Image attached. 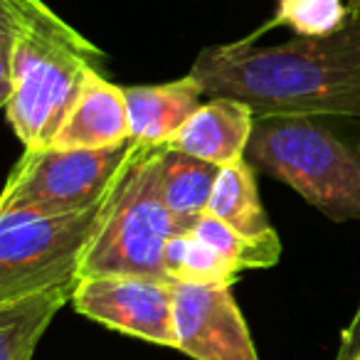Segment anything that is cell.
I'll list each match as a JSON object with an SVG mask.
<instances>
[{
	"instance_id": "30bf717a",
	"label": "cell",
	"mask_w": 360,
	"mask_h": 360,
	"mask_svg": "<svg viewBox=\"0 0 360 360\" xmlns=\"http://www.w3.org/2000/svg\"><path fill=\"white\" fill-rule=\"evenodd\" d=\"M255 124V111L245 101L210 96V101L200 104V109L188 119L170 146L225 168L247 155Z\"/></svg>"
},
{
	"instance_id": "7a4b0ae2",
	"label": "cell",
	"mask_w": 360,
	"mask_h": 360,
	"mask_svg": "<svg viewBox=\"0 0 360 360\" xmlns=\"http://www.w3.org/2000/svg\"><path fill=\"white\" fill-rule=\"evenodd\" d=\"M101 57L45 0H0V101L25 150L50 148Z\"/></svg>"
},
{
	"instance_id": "9a60e30c",
	"label": "cell",
	"mask_w": 360,
	"mask_h": 360,
	"mask_svg": "<svg viewBox=\"0 0 360 360\" xmlns=\"http://www.w3.org/2000/svg\"><path fill=\"white\" fill-rule=\"evenodd\" d=\"M165 271L173 281L183 284H235L240 276L215 247L191 230L170 237L165 247Z\"/></svg>"
},
{
	"instance_id": "e0dca14e",
	"label": "cell",
	"mask_w": 360,
	"mask_h": 360,
	"mask_svg": "<svg viewBox=\"0 0 360 360\" xmlns=\"http://www.w3.org/2000/svg\"><path fill=\"white\" fill-rule=\"evenodd\" d=\"M193 235H198L200 240H205L210 247H215L222 255V259L237 271L245 269H266L274 266L281 257V242H257L250 237L240 235L235 227H230L227 222L217 220L212 215H200L195 220V225L191 227Z\"/></svg>"
},
{
	"instance_id": "52a82bcc",
	"label": "cell",
	"mask_w": 360,
	"mask_h": 360,
	"mask_svg": "<svg viewBox=\"0 0 360 360\" xmlns=\"http://www.w3.org/2000/svg\"><path fill=\"white\" fill-rule=\"evenodd\" d=\"M175 281L153 276L99 274L77 279L72 306L77 314L131 338L175 348Z\"/></svg>"
},
{
	"instance_id": "4fadbf2b",
	"label": "cell",
	"mask_w": 360,
	"mask_h": 360,
	"mask_svg": "<svg viewBox=\"0 0 360 360\" xmlns=\"http://www.w3.org/2000/svg\"><path fill=\"white\" fill-rule=\"evenodd\" d=\"M207 215L227 222L240 235L257 242L279 240L276 230L271 227L264 205L257 191L255 165L247 158L220 168V175L212 188V198L207 202Z\"/></svg>"
},
{
	"instance_id": "ba28073f",
	"label": "cell",
	"mask_w": 360,
	"mask_h": 360,
	"mask_svg": "<svg viewBox=\"0 0 360 360\" xmlns=\"http://www.w3.org/2000/svg\"><path fill=\"white\" fill-rule=\"evenodd\" d=\"M175 348L193 360H259L232 284L173 286Z\"/></svg>"
},
{
	"instance_id": "44dd1931",
	"label": "cell",
	"mask_w": 360,
	"mask_h": 360,
	"mask_svg": "<svg viewBox=\"0 0 360 360\" xmlns=\"http://www.w3.org/2000/svg\"><path fill=\"white\" fill-rule=\"evenodd\" d=\"M358 155H360V153H358Z\"/></svg>"
},
{
	"instance_id": "ffe728a7",
	"label": "cell",
	"mask_w": 360,
	"mask_h": 360,
	"mask_svg": "<svg viewBox=\"0 0 360 360\" xmlns=\"http://www.w3.org/2000/svg\"><path fill=\"white\" fill-rule=\"evenodd\" d=\"M355 360H360V355H358V358H355Z\"/></svg>"
},
{
	"instance_id": "277c9868",
	"label": "cell",
	"mask_w": 360,
	"mask_h": 360,
	"mask_svg": "<svg viewBox=\"0 0 360 360\" xmlns=\"http://www.w3.org/2000/svg\"><path fill=\"white\" fill-rule=\"evenodd\" d=\"M126 175L104 200L86 210L50 217L3 212L0 215V301L22 299L52 286L77 281L82 259L91 250L101 227L106 225L119 202Z\"/></svg>"
},
{
	"instance_id": "3957f363",
	"label": "cell",
	"mask_w": 360,
	"mask_h": 360,
	"mask_svg": "<svg viewBox=\"0 0 360 360\" xmlns=\"http://www.w3.org/2000/svg\"><path fill=\"white\" fill-rule=\"evenodd\" d=\"M245 158L328 220L360 217V155L314 119H257Z\"/></svg>"
},
{
	"instance_id": "ac0fdd59",
	"label": "cell",
	"mask_w": 360,
	"mask_h": 360,
	"mask_svg": "<svg viewBox=\"0 0 360 360\" xmlns=\"http://www.w3.org/2000/svg\"><path fill=\"white\" fill-rule=\"evenodd\" d=\"M360 355V304L355 309L353 319H350L348 328L343 330V338H340L338 353L333 360H355Z\"/></svg>"
},
{
	"instance_id": "9c48e42d",
	"label": "cell",
	"mask_w": 360,
	"mask_h": 360,
	"mask_svg": "<svg viewBox=\"0 0 360 360\" xmlns=\"http://www.w3.org/2000/svg\"><path fill=\"white\" fill-rule=\"evenodd\" d=\"M126 141H131V121L124 89L111 84L99 70H91L50 148L94 150Z\"/></svg>"
},
{
	"instance_id": "5b68a950",
	"label": "cell",
	"mask_w": 360,
	"mask_h": 360,
	"mask_svg": "<svg viewBox=\"0 0 360 360\" xmlns=\"http://www.w3.org/2000/svg\"><path fill=\"white\" fill-rule=\"evenodd\" d=\"M165 146L141 143L139 158L131 165L114 212L99 237L82 259L79 276L129 274L168 279L165 247L170 237L186 232L168 210L160 191V163Z\"/></svg>"
},
{
	"instance_id": "7c38bea8",
	"label": "cell",
	"mask_w": 360,
	"mask_h": 360,
	"mask_svg": "<svg viewBox=\"0 0 360 360\" xmlns=\"http://www.w3.org/2000/svg\"><path fill=\"white\" fill-rule=\"evenodd\" d=\"M77 281L52 286L22 299L0 301V360H32L42 333L72 301Z\"/></svg>"
},
{
	"instance_id": "2e32d148",
	"label": "cell",
	"mask_w": 360,
	"mask_h": 360,
	"mask_svg": "<svg viewBox=\"0 0 360 360\" xmlns=\"http://www.w3.org/2000/svg\"><path fill=\"white\" fill-rule=\"evenodd\" d=\"M350 20V8L343 0H276V13L245 42H255L274 27H291L299 37H328L343 30Z\"/></svg>"
},
{
	"instance_id": "d6986e66",
	"label": "cell",
	"mask_w": 360,
	"mask_h": 360,
	"mask_svg": "<svg viewBox=\"0 0 360 360\" xmlns=\"http://www.w3.org/2000/svg\"><path fill=\"white\" fill-rule=\"evenodd\" d=\"M348 8H350V15H358V13H360V0H348Z\"/></svg>"
},
{
	"instance_id": "8fae6325",
	"label": "cell",
	"mask_w": 360,
	"mask_h": 360,
	"mask_svg": "<svg viewBox=\"0 0 360 360\" xmlns=\"http://www.w3.org/2000/svg\"><path fill=\"white\" fill-rule=\"evenodd\" d=\"M131 121V141L143 146H170L180 129L200 109L205 94L193 75L165 84L124 86Z\"/></svg>"
},
{
	"instance_id": "6da1fadb",
	"label": "cell",
	"mask_w": 360,
	"mask_h": 360,
	"mask_svg": "<svg viewBox=\"0 0 360 360\" xmlns=\"http://www.w3.org/2000/svg\"><path fill=\"white\" fill-rule=\"evenodd\" d=\"M191 75L207 96L245 101L257 119H360V13L328 37L205 47Z\"/></svg>"
},
{
	"instance_id": "8992f818",
	"label": "cell",
	"mask_w": 360,
	"mask_h": 360,
	"mask_svg": "<svg viewBox=\"0 0 360 360\" xmlns=\"http://www.w3.org/2000/svg\"><path fill=\"white\" fill-rule=\"evenodd\" d=\"M141 143L126 141L111 148L25 150L0 195L3 212L70 215L101 202L131 170Z\"/></svg>"
},
{
	"instance_id": "5bb4252c",
	"label": "cell",
	"mask_w": 360,
	"mask_h": 360,
	"mask_svg": "<svg viewBox=\"0 0 360 360\" xmlns=\"http://www.w3.org/2000/svg\"><path fill=\"white\" fill-rule=\"evenodd\" d=\"M217 175L220 165L165 146L160 163V191L165 205L183 230H191L198 217L207 212Z\"/></svg>"
}]
</instances>
